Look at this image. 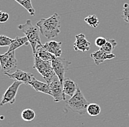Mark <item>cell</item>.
Listing matches in <instances>:
<instances>
[{
    "instance_id": "obj_14",
    "label": "cell",
    "mask_w": 129,
    "mask_h": 127,
    "mask_svg": "<svg viewBox=\"0 0 129 127\" xmlns=\"http://www.w3.org/2000/svg\"><path fill=\"white\" fill-rule=\"evenodd\" d=\"M62 85L64 95H69L71 97H72L76 93L77 89L79 88L78 85L69 78H65L62 82Z\"/></svg>"
},
{
    "instance_id": "obj_9",
    "label": "cell",
    "mask_w": 129,
    "mask_h": 127,
    "mask_svg": "<svg viewBox=\"0 0 129 127\" xmlns=\"http://www.w3.org/2000/svg\"><path fill=\"white\" fill-rule=\"evenodd\" d=\"M3 73L5 74L10 79H12L14 81L21 82L26 85H29L32 82V80L35 78V75L32 74V73L24 71L20 69H17L16 71L13 73H9L8 72H5Z\"/></svg>"
},
{
    "instance_id": "obj_2",
    "label": "cell",
    "mask_w": 129,
    "mask_h": 127,
    "mask_svg": "<svg viewBox=\"0 0 129 127\" xmlns=\"http://www.w3.org/2000/svg\"><path fill=\"white\" fill-rule=\"evenodd\" d=\"M18 29L25 34L31 45L33 55L36 52V47L38 45H41L40 38V28L36 25L33 26L31 20H27L25 24H19Z\"/></svg>"
},
{
    "instance_id": "obj_7",
    "label": "cell",
    "mask_w": 129,
    "mask_h": 127,
    "mask_svg": "<svg viewBox=\"0 0 129 127\" xmlns=\"http://www.w3.org/2000/svg\"><path fill=\"white\" fill-rule=\"evenodd\" d=\"M22 84L24 83L18 81H14L12 83V85L7 89V90L2 96V100L0 101V107H2L7 104H13L15 103L18 88Z\"/></svg>"
},
{
    "instance_id": "obj_19",
    "label": "cell",
    "mask_w": 129,
    "mask_h": 127,
    "mask_svg": "<svg viewBox=\"0 0 129 127\" xmlns=\"http://www.w3.org/2000/svg\"><path fill=\"white\" fill-rule=\"evenodd\" d=\"M101 107L98 104H89L87 110V112L88 113L89 115H90L92 117H95L101 113Z\"/></svg>"
},
{
    "instance_id": "obj_21",
    "label": "cell",
    "mask_w": 129,
    "mask_h": 127,
    "mask_svg": "<svg viewBox=\"0 0 129 127\" xmlns=\"http://www.w3.org/2000/svg\"><path fill=\"white\" fill-rule=\"evenodd\" d=\"M84 21L88 24L89 27L96 28L99 25V20L95 15H90L84 18Z\"/></svg>"
},
{
    "instance_id": "obj_25",
    "label": "cell",
    "mask_w": 129,
    "mask_h": 127,
    "mask_svg": "<svg viewBox=\"0 0 129 127\" xmlns=\"http://www.w3.org/2000/svg\"><path fill=\"white\" fill-rule=\"evenodd\" d=\"M8 19H9V14L6 12H3L2 15L0 18V23L2 24V23H5L6 21H8Z\"/></svg>"
},
{
    "instance_id": "obj_24",
    "label": "cell",
    "mask_w": 129,
    "mask_h": 127,
    "mask_svg": "<svg viewBox=\"0 0 129 127\" xmlns=\"http://www.w3.org/2000/svg\"><path fill=\"white\" fill-rule=\"evenodd\" d=\"M106 40H107V39L104 38V37H98L95 39V44L97 47L101 48L102 46H104V44L106 43Z\"/></svg>"
},
{
    "instance_id": "obj_5",
    "label": "cell",
    "mask_w": 129,
    "mask_h": 127,
    "mask_svg": "<svg viewBox=\"0 0 129 127\" xmlns=\"http://www.w3.org/2000/svg\"><path fill=\"white\" fill-rule=\"evenodd\" d=\"M51 64L56 75L61 81V82H63V81L65 79L64 74L66 71L69 69V66L71 63L61 57H55L51 60Z\"/></svg>"
},
{
    "instance_id": "obj_26",
    "label": "cell",
    "mask_w": 129,
    "mask_h": 127,
    "mask_svg": "<svg viewBox=\"0 0 129 127\" xmlns=\"http://www.w3.org/2000/svg\"><path fill=\"white\" fill-rule=\"evenodd\" d=\"M2 13H3V11L0 10V18H1V16H2Z\"/></svg>"
},
{
    "instance_id": "obj_10",
    "label": "cell",
    "mask_w": 129,
    "mask_h": 127,
    "mask_svg": "<svg viewBox=\"0 0 129 127\" xmlns=\"http://www.w3.org/2000/svg\"><path fill=\"white\" fill-rule=\"evenodd\" d=\"M90 45L91 43L87 40L83 33L76 35V41L73 43V48L75 51H81L82 52H88L90 49Z\"/></svg>"
},
{
    "instance_id": "obj_16",
    "label": "cell",
    "mask_w": 129,
    "mask_h": 127,
    "mask_svg": "<svg viewBox=\"0 0 129 127\" xmlns=\"http://www.w3.org/2000/svg\"><path fill=\"white\" fill-rule=\"evenodd\" d=\"M29 42L28 38H26V36H24V37H19V36H17L15 39H13L11 44L10 45L9 48L8 50V52H10L12 51H15L16 49L20 48L22 46H28L29 45Z\"/></svg>"
},
{
    "instance_id": "obj_20",
    "label": "cell",
    "mask_w": 129,
    "mask_h": 127,
    "mask_svg": "<svg viewBox=\"0 0 129 127\" xmlns=\"http://www.w3.org/2000/svg\"><path fill=\"white\" fill-rule=\"evenodd\" d=\"M21 118L24 121L30 122L35 118V112L29 108L25 109L21 112Z\"/></svg>"
},
{
    "instance_id": "obj_12",
    "label": "cell",
    "mask_w": 129,
    "mask_h": 127,
    "mask_svg": "<svg viewBox=\"0 0 129 127\" xmlns=\"http://www.w3.org/2000/svg\"><path fill=\"white\" fill-rule=\"evenodd\" d=\"M31 85L32 88L37 92H40L45 94L51 95V88H50V85L48 83L43 82L41 81L36 80L35 77L32 80V81L29 84Z\"/></svg>"
},
{
    "instance_id": "obj_18",
    "label": "cell",
    "mask_w": 129,
    "mask_h": 127,
    "mask_svg": "<svg viewBox=\"0 0 129 127\" xmlns=\"http://www.w3.org/2000/svg\"><path fill=\"white\" fill-rule=\"evenodd\" d=\"M19 5H21L23 8H24L30 14V16H35V10L33 8L31 0H15Z\"/></svg>"
},
{
    "instance_id": "obj_8",
    "label": "cell",
    "mask_w": 129,
    "mask_h": 127,
    "mask_svg": "<svg viewBox=\"0 0 129 127\" xmlns=\"http://www.w3.org/2000/svg\"><path fill=\"white\" fill-rule=\"evenodd\" d=\"M49 85L51 92V96L54 98V102H59L61 101L66 100L63 90L62 82H61L58 77L54 79Z\"/></svg>"
},
{
    "instance_id": "obj_22",
    "label": "cell",
    "mask_w": 129,
    "mask_h": 127,
    "mask_svg": "<svg viewBox=\"0 0 129 127\" xmlns=\"http://www.w3.org/2000/svg\"><path fill=\"white\" fill-rule=\"evenodd\" d=\"M13 39H11L8 36L5 35H0V47H5V46H10L12 41Z\"/></svg>"
},
{
    "instance_id": "obj_17",
    "label": "cell",
    "mask_w": 129,
    "mask_h": 127,
    "mask_svg": "<svg viewBox=\"0 0 129 127\" xmlns=\"http://www.w3.org/2000/svg\"><path fill=\"white\" fill-rule=\"evenodd\" d=\"M117 45V43L114 39H107L104 46L100 48V49L107 54H112V52Z\"/></svg>"
},
{
    "instance_id": "obj_13",
    "label": "cell",
    "mask_w": 129,
    "mask_h": 127,
    "mask_svg": "<svg viewBox=\"0 0 129 127\" xmlns=\"http://www.w3.org/2000/svg\"><path fill=\"white\" fill-rule=\"evenodd\" d=\"M43 46L48 52L53 54L55 57H60L62 55V42L51 40L46 42Z\"/></svg>"
},
{
    "instance_id": "obj_6",
    "label": "cell",
    "mask_w": 129,
    "mask_h": 127,
    "mask_svg": "<svg viewBox=\"0 0 129 127\" xmlns=\"http://www.w3.org/2000/svg\"><path fill=\"white\" fill-rule=\"evenodd\" d=\"M18 62L16 57L15 51L6 52L3 55H0V66L3 73L10 72L16 68Z\"/></svg>"
},
{
    "instance_id": "obj_4",
    "label": "cell",
    "mask_w": 129,
    "mask_h": 127,
    "mask_svg": "<svg viewBox=\"0 0 129 127\" xmlns=\"http://www.w3.org/2000/svg\"><path fill=\"white\" fill-rule=\"evenodd\" d=\"M89 103L84 95L81 93L79 87L72 97L66 101V106L73 112H77L80 115H83L87 112Z\"/></svg>"
},
{
    "instance_id": "obj_15",
    "label": "cell",
    "mask_w": 129,
    "mask_h": 127,
    "mask_svg": "<svg viewBox=\"0 0 129 127\" xmlns=\"http://www.w3.org/2000/svg\"><path fill=\"white\" fill-rule=\"evenodd\" d=\"M33 55L38 56L41 60H45V61H51L55 57V56L48 52L43 46V45H42V44L37 46L36 52Z\"/></svg>"
},
{
    "instance_id": "obj_11",
    "label": "cell",
    "mask_w": 129,
    "mask_h": 127,
    "mask_svg": "<svg viewBox=\"0 0 129 127\" xmlns=\"http://www.w3.org/2000/svg\"><path fill=\"white\" fill-rule=\"evenodd\" d=\"M90 57L92 59H93L94 62L96 65H98L101 63H103L105 60H112L115 57V55L114 54H107L102 50L99 49L98 51H95L92 53H91Z\"/></svg>"
},
{
    "instance_id": "obj_3",
    "label": "cell",
    "mask_w": 129,
    "mask_h": 127,
    "mask_svg": "<svg viewBox=\"0 0 129 127\" xmlns=\"http://www.w3.org/2000/svg\"><path fill=\"white\" fill-rule=\"evenodd\" d=\"M34 68L39 72L43 78L48 84L58 77L53 69L51 61L43 60L36 55H34Z\"/></svg>"
},
{
    "instance_id": "obj_23",
    "label": "cell",
    "mask_w": 129,
    "mask_h": 127,
    "mask_svg": "<svg viewBox=\"0 0 129 127\" xmlns=\"http://www.w3.org/2000/svg\"><path fill=\"white\" fill-rule=\"evenodd\" d=\"M122 17L125 22L129 24V4H128V3L124 4Z\"/></svg>"
},
{
    "instance_id": "obj_1",
    "label": "cell",
    "mask_w": 129,
    "mask_h": 127,
    "mask_svg": "<svg viewBox=\"0 0 129 127\" xmlns=\"http://www.w3.org/2000/svg\"><path fill=\"white\" fill-rule=\"evenodd\" d=\"M60 16L57 13L48 17L47 18H42L37 22L36 25L40 28V32L46 38L51 39L56 38L60 33Z\"/></svg>"
}]
</instances>
